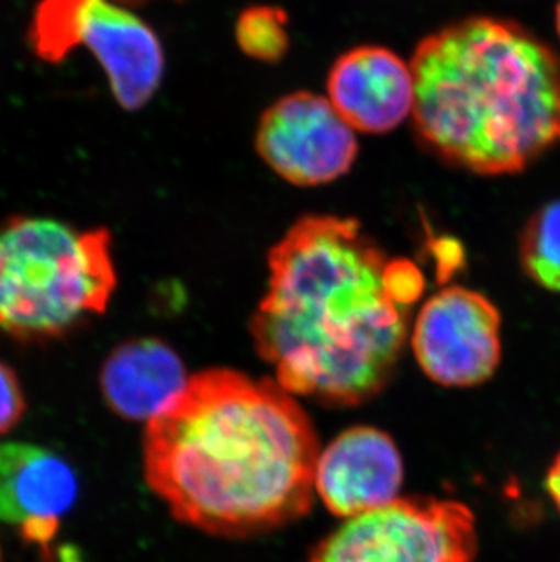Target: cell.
I'll use <instances>...</instances> for the list:
<instances>
[{
    "label": "cell",
    "instance_id": "1",
    "mask_svg": "<svg viewBox=\"0 0 560 562\" xmlns=\"http://www.w3.org/2000/svg\"><path fill=\"white\" fill-rule=\"evenodd\" d=\"M255 350L291 395L357 406L387 386L406 342L423 271L388 259L359 221L307 215L268 254Z\"/></svg>",
    "mask_w": 560,
    "mask_h": 562
},
{
    "label": "cell",
    "instance_id": "11",
    "mask_svg": "<svg viewBox=\"0 0 560 562\" xmlns=\"http://www.w3.org/2000/svg\"><path fill=\"white\" fill-rule=\"evenodd\" d=\"M328 101L355 132H393L413 112L412 68L382 46L349 49L329 69Z\"/></svg>",
    "mask_w": 560,
    "mask_h": 562
},
{
    "label": "cell",
    "instance_id": "10",
    "mask_svg": "<svg viewBox=\"0 0 560 562\" xmlns=\"http://www.w3.org/2000/svg\"><path fill=\"white\" fill-rule=\"evenodd\" d=\"M401 453L384 431L357 426L318 456L315 490L338 517H355L393 503L401 492Z\"/></svg>",
    "mask_w": 560,
    "mask_h": 562
},
{
    "label": "cell",
    "instance_id": "3",
    "mask_svg": "<svg viewBox=\"0 0 560 562\" xmlns=\"http://www.w3.org/2000/svg\"><path fill=\"white\" fill-rule=\"evenodd\" d=\"M421 143L477 176H515L560 144V59L517 22L468 16L410 64Z\"/></svg>",
    "mask_w": 560,
    "mask_h": 562
},
{
    "label": "cell",
    "instance_id": "12",
    "mask_svg": "<svg viewBox=\"0 0 560 562\" xmlns=\"http://www.w3.org/2000/svg\"><path fill=\"white\" fill-rule=\"evenodd\" d=\"M186 382L184 362L177 351L152 337L116 346L101 370L104 401L126 420L154 419Z\"/></svg>",
    "mask_w": 560,
    "mask_h": 562
},
{
    "label": "cell",
    "instance_id": "15",
    "mask_svg": "<svg viewBox=\"0 0 560 562\" xmlns=\"http://www.w3.org/2000/svg\"><path fill=\"white\" fill-rule=\"evenodd\" d=\"M26 412L21 382L8 364L0 361V436L13 430Z\"/></svg>",
    "mask_w": 560,
    "mask_h": 562
},
{
    "label": "cell",
    "instance_id": "8",
    "mask_svg": "<svg viewBox=\"0 0 560 562\" xmlns=\"http://www.w3.org/2000/svg\"><path fill=\"white\" fill-rule=\"evenodd\" d=\"M501 313L482 293L451 286L424 304L413 326L418 367L443 386L468 387L488 381L503 353Z\"/></svg>",
    "mask_w": 560,
    "mask_h": 562
},
{
    "label": "cell",
    "instance_id": "2",
    "mask_svg": "<svg viewBox=\"0 0 560 562\" xmlns=\"http://www.w3.org/2000/svg\"><path fill=\"white\" fill-rule=\"evenodd\" d=\"M318 456L312 420L279 382L217 368L148 420L144 477L182 525L255 536L310 512Z\"/></svg>",
    "mask_w": 560,
    "mask_h": 562
},
{
    "label": "cell",
    "instance_id": "7",
    "mask_svg": "<svg viewBox=\"0 0 560 562\" xmlns=\"http://www.w3.org/2000/svg\"><path fill=\"white\" fill-rule=\"evenodd\" d=\"M255 148L285 182L312 188L346 176L359 155V140L328 97L295 91L262 113Z\"/></svg>",
    "mask_w": 560,
    "mask_h": 562
},
{
    "label": "cell",
    "instance_id": "16",
    "mask_svg": "<svg viewBox=\"0 0 560 562\" xmlns=\"http://www.w3.org/2000/svg\"><path fill=\"white\" fill-rule=\"evenodd\" d=\"M546 490L550 494L551 501L556 503L560 512V451L557 453L556 461L551 462L550 470L546 473Z\"/></svg>",
    "mask_w": 560,
    "mask_h": 562
},
{
    "label": "cell",
    "instance_id": "13",
    "mask_svg": "<svg viewBox=\"0 0 560 562\" xmlns=\"http://www.w3.org/2000/svg\"><path fill=\"white\" fill-rule=\"evenodd\" d=\"M518 259L535 284L560 293V201L548 202L528 218L518 240Z\"/></svg>",
    "mask_w": 560,
    "mask_h": 562
},
{
    "label": "cell",
    "instance_id": "17",
    "mask_svg": "<svg viewBox=\"0 0 560 562\" xmlns=\"http://www.w3.org/2000/svg\"><path fill=\"white\" fill-rule=\"evenodd\" d=\"M556 22H557V33H559V38H560V0H559V4H557Z\"/></svg>",
    "mask_w": 560,
    "mask_h": 562
},
{
    "label": "cell",
    "instance_id": "9",
    "mask_svg": "<svg viewBox=\"0 0 560 562\" xmlns=\"http://www.w3.org/2000/svg\"><path fill=\"white\" fill-rule=\"evenodd\" d=\"M79 494L68 462L27 442H0V522L16 526L32 544L48 550Z\"/></svg>",
    "mask_w": 560,
    "mask_h": 562
},
{
    "label": "cell",
    "instance_id": "4",
    "mask_svg": "<svg viewBox=\"0 0 560 562\" xmlns=\"http://www.w3.org/2000/svg\"><path fill=\"white\" fill-rule=\"evenodd\" d=\"M116 288L112 235L55 218H8L0 226V331L49 340L102 315Z\"/></svg>",
    "mask_w": 560,
    "mask_h": 562
},
{
    "label": "cell",
    "instance_id": "14",
    "mask_svg": "<svg viewBox=\"0 0 560 562\" xmlns=\"http://www.w3.org/2000/svg\"><path fill=\"white\" fill-rule=\"evenodd\" d=\"M288 16L273 5H254L237 19L235 37L238 48L255 60L279 63L290 48Z\"/></svg>",
    "mask_w": 560,
    "mask_h": 562
},
{
    "label": "cell",
    "instance_id": "5",
    "mask_svg": "<svg viewBox=\"0 0 560 562\" xmlns=\"http://www.w3.org/2000/svg\"><path fill=\"white\" fill-rule=\"evenodd\" d=\"M27 41L33 54L49 64L86 46L127 112L146 106L163 85L166 57L159 35L116 0H41Z\"/></svg>",
    "mask_w": 560,
    "mask_h": 562
},
{
    "label": "cell",
    "instance_id": "6",
    "mask_svg": "<svg viewBox=\"0 0 560 562\" xmlns=\"http://www.w3.org/2000/svg\"><path fill=\"white\" fill-rule=\"evenodd\" d=\"M477 548L468 506L406 497L346 520L313 550L310 562H475Z\"/></svg>",
    "mask_w": 560,
    "mask_h": 562
}]
</instances>
